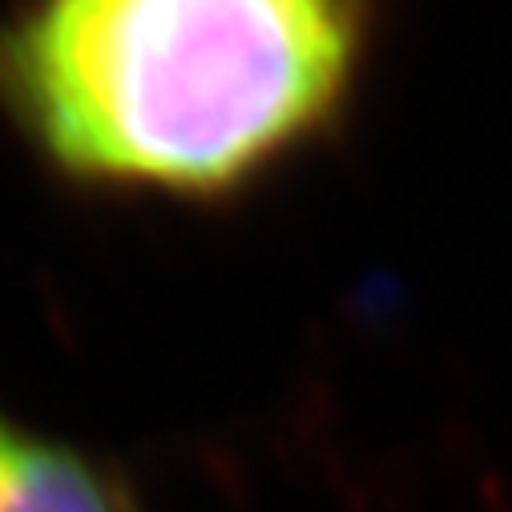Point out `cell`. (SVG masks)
<instances>
[{"label": "cell", "mask_w": 512, "mask_h": 512, "mask_svg": "<svg viewBox=\"0 0 512 512\" xmlns=\"http://www.w3.org/2000/svg\"><path fill=\"white\" fill-rule=\"evenodd\" d=\"M359 37V0H37L0 89L77 178L218 194L335 113Z\"/></svg>", "instance_id": "cell-1"}, {"label": "cell", "mask_w": 512, "mask_h": 512, "mask_svg": "<svg viewBox=\"0 0 512 512\" xmlns=\"http://www.w3.org/2000/svg\"><path fill=\"white\" fill-rule=\"evenodd\" d=\"M0 512H142L121 472L0 412Z\"/></svg>", "instance_id": "cell-2"}]
</instances>
